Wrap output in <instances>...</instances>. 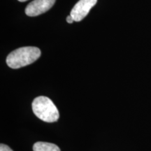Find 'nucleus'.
<instances>
[{
  "mask_svg": "<svg viewBox=\"0 0 151 151\" xmlns=\"http://www.w3.org/2000/svg\"><path fill=\"white\" fill-rule=\"evenodd\" d=\"M74 21V20H73V18H72V16H67V22H68V23H72V22Z\"/></svg>",
  "mask_w": 151,
  "mask_h": 151,
  "instance_id": "7",
  "label": "nucleus"
},
{
  "mask_svg": "<svg viewBox=\"0 0 151 151\" xmlns=\"http://www.w3.org/2000/svg\"><path fill=\"white\" fill-rule=\"evenodd\" d=\"M41 56L40 49L28 46L16 49L6 58V64L12 69H19L31 65Z\"/></svg>",
  "mask_w": 151,
  "mask_h": 151,
  "instance_id": "1",
  "label": "nucleus"
},
{
  "mask_svg": "<svg viewBox=\"0 0 151 151\" xmlns=\"http://www.w3.org/2000/svg\"><path fill=\"white\" fill-rule=\"evenodd\" d=\"M34 151H60V149L57 145L48 142L35 143L33 146Z\"/></svg>",
  "mask_w": 151,
  "mask_h": 151,
  "instance_id": "5",
  "label": "nucleus"
},
{
  "mask_svg": "<svg viewBox=\"0 0 151 151\" xmlns=\"http://www.w3.org/2000/svg\"><path fill=\"white\" fill-rule=\"evenodd\" d=\"M0 151H13V150L10 148V147L6 146V145L2 144V143H1V144L0 145Z\"/></svg>",
  "mask_w": 151,
  "mask_h": 151,
  "instance_id": "6",
  "label": "nucleus"
},
{
  "mask_svg": "<svg viewBox=\"0 0 151 151\" xmlns=\"http://www.w3.org/2000/svg\"><path fill=\"white\" fill-rule=\"evenodd\" d=\"M32 108L35 116L44 122H54L60 118L58 108L47 97L40 96L35 98L32 104Z\"/></svg>",
  "mask_w": 151,
  "mask_h": 151,
  "instance_id": "2",
  "label": "nucleus"
},
{
  "mask_svg": "<svg viewBox=\"0 0 151 151\" xmlns=\"http://www.w3.org/2000/svg\"><path fill=\"white\" fill-rule=\"evenodd\" d=\"M56 0H34L27 6L25 14L35 17L44 14L53 6Z\"/></svg>",
  "mask_w": 151,
  "mask_h": 151,
  "instance_id": "3",
  "label": "nucleus"
},
{
  "mask_svg": "<svg viewBox=\"0 0 151 151\" xmlns=\"http://www.w3.org/2000/svg\"><path fill=\"white\" fill-rule=\"evenodd\" d=\"M19 1H22V2H23V1H27V0H18Z\"/></svg>",
  "mask_w": 151,
  "mask_h": 151,
  "instance_id": "8",
  "label": "nucleus"
},
{
  "mask_svg": "<svg viewBox=\"0 0 151 151\" xmlns=\"http://www.w3.org/2000/svg\"><path fill=\"white\" fill-rule=\"evenodd\" d=\"M97 0H79L71 11V16L76 22L82 20L88 14Z\"/></svg>",
  "mask_w": 151,
  "mask_h": 151,
  "instance_id": "4",
  "label": "nucleus"
}]
</instances>
